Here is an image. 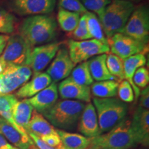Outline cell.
Here are the masks:
<instances>
[{"instance_id":"1","label":"cell","mask_w":149,"mask_h":149,"mask_svg":"<svg viewBox=\"0 0 149 149\" xmlns=\"http://www.w3.org/2000/svg\"><path fill=\"white\" fill-rule=\"evenodd\" d=\"M57 24L48 15L27 17L19 26V34L31 47L48 44L57 35Z\"/></svg>"},{"instance_id":"2","label":"cell","mask_w":149,"mask_h":149,"mask_svg":"<svg viewBox=\"0 0 149 149\" xmlns=\"http://www.w3.org/2000/svg\"><path fill=\"white\" fill-rule=\"evenodd\" d=\"M85 105L84 102L76 100H59L42 115L56 129L73 130L77 127Z\"/></svg>"},{"instance_id":"3","label":"cell","mask_w":149,"mask_h":149,"mask_svg":"<svg viewBox=\"0 0 149 149\" xmlns=\"http://www.w3.org/2000/svg\"><path fill=\"white\" fill-rule=\"evenodd\" d=\"M86 149H130L137 146L130 120L124 119L107 133L92 137Z\"/></svg>"},{"instance_id":"4","label":"cell","mask_w":149,"mask_h":149,"mask_svg":"<svg viewBox=\"0 0 149 149\" xmlns=\"http://www.w3.org/2000/svg\"><path fill=\"white\" fill-rule=\"evenodd\" d=\"M135 6L133 2L124 0H112L99 15L104 33L109 38L116 33H122Z\"/></svg>"},{"instance_id":"5","label":"cell","mask_w":149,"mask_h":149,"mask_svg":"<svg viewBox=\"0 0 149 149\" xmlns=\"http://www.w3.org/2000/svg\"><path fill=\"white\" fill-rule=\"evenodd\" d=\"M101 134L111 130L126 118L128 105L116 97L93 99Z\"/></svg>"},{"instance_id":"6","label":"cell","mask_w":149,"mask_h":149,"mask_svg":"<svg viewBox=\"0 0 149 149\" xmlns=\"http://www.w3.org/2000/svg\"><path fill=\"white\" fill-rule=\"evenodd\" d=\"M66 48L75 65L88 61L95 56L109 53L108 44L95 39L84 41L69 40L66 42Z\"/></svg>"},{"instance_id":"7","label":"cell","mask_w":149,"mask_h":149,"mask_svg":"<svg viewBox=\"0 0 149 149\" xmlns=\"http://www.w3.org/2000/svg\"><path fill=\"white\" fill-rule=\"evenodd\" d=\"M121 33L132 37L145 45H148L149 9L146 5L135 7Z\"/></svg>"},{"instance_id":"8","label":"cell","mask_w":149,"mask_h":149,"mask_svg":"<svg viewBox=\"0 0 149 149\" xmlns=\"http://www.w3.org/2000/svg\"><path fill=\"white\" fill-rule=\"evenodd\" d=\"M107 43L109 53L122 59L139 53H144L146 48L145 44L121 33L108 38Z\"/></svg>"},{"instance_id":"9","label":"cell","mask_w":149,"mask_h":149,"mask_svg":"<svg viewBox=\"0 0 149 149\" xmlns=\"http://www.w3.org/2000/svg\"><path fill=\"white\" fill-rule=\"evenodd\" d=\"M57 0H8L11 12L19 16H33L51 13Z\"/></svg>"},{"instance_id":"10","label":"cell","mask_w":149,"mask_h":149,"mask_svg":"<svg viewBox=\"0 0 149 149\" xmlns=\"http://www.w3.org/2000/svg\"><path fill=\"white\" fill-rule=\"evenodd\" d=\"M61 47V43L51 42L31 48L26 65L33 73L43 72L53 61L57 51Z\"/></svg>"},{"instance_id":"11","label":"cell","mask_w":149,"mask_h":149,"mask_svg":"<svg viewBox=\"0 0 149 149\" xmlns=\"http://www.w3.org/2000/svg\"><path fill=\"white\" fill-rule=\"evenodd\" d=\"M32 48L19 34H15L9 36L4 50L0 56L7 65H26Z\"/></svg>"},{"instance_id":"12","label":"cell","mask_w":149,"mask_h":149,"mask_svg":"<svg viewBox=\"0 0 149 149\" xmlns=\"http://www.w3.org/2000/svg\"><path fill=\"white\" fill-rule=\"evenodd\" d=\"M33 71L26 65L8 64L2 72V94H10L31 79Z\"/></svg>"},{"instance_id":"13","label":"cell","mask_w":149,"mask_h":149,"mask_svg":"<svg viewBox=\"0 0 149 149\" xmlns=\"http://www.w3.org/2000/svg\"><path fill=\"white\" fill-rule=\"evenodd\" d=\"M75 66L66 47H60L46 72L53 82L57 83L70 76Z\"/></svg>"},{"instance_id":"14","label":"cell","mask_w":149,"mask_h":149,"mask_svg":"<svg viewBox=\"0 0 149 149\" xmlns=\"http://www.w3.org/2000/svg\"><path fill=\"white\" fill-rule=\"evenodd\" d=\"M58 93L62 100L91 102V87L74 82L70 77L63 79L57 85Z\"/></svg>"},{"instance_id":"15","label":"cell","mask_w":149,"mask_h":149,"mask_svg":"<svg viewBox=\"0 0 149 149\" xmlns=\"http://www.w3.org/2000/svg\"><path fill=\"white\" fill-rule=\"evenodd\" d=\"M130 128L137 144L148 147L149 142V111L138 107L130 120Z\"/></svg>"},{"instance_id":"16","label":"cell","mask_w":149,"mask_h":149,"mask_svg":"<svg viewBox=\"0 0 149 149\" xmlns=\"http://www.w3.org/2000/svg\"><path fill=\"white\" fill-rule=\"evenodd\" d=\"M78 131L87 138L100 135L97 115L93 103L86 104L77 124Z\"/></svg>"},{"instance_id":"17","label":"cell","mask_w":149,"mask_h":149,"mask_svg":"<svg viewBox=\"0 0 149 149\" xmlns=\"http://www.w3.org/2000/svg\"><path fill=\"white\" fill-rule=\"evenodd\" d=\"M58 96L57 84L52 82L46 88L43 89L32 97L29 98L28 100L34 110L42 114L58 101Z\"/></svg>"},{"instance_id":"18","label":"cell","mask_w":149,"mask_h":149,"mask_svg":"<svg viewBox=\"0 0 149 149\" xmlns=\"http://www.w3.org/2000/svg\"><path fill=\"white\" fill-rule=\"evenodd\" d=\"M31 77V80H29L17 91L15 95L17 98L24 100L32 97L53 82L46 72H35Z\"/></svg>"},{"instance_id":"19","label":"cell","mask_w":149,"mask_h":149,"mask_svg":"<svg viewBox=\"0 0 149 149\" xmlns=\"http://www.w3.org/2000/svg\"><path fill=\"white\" fill-rule=\"evenodd\" d=\"M0 134H1L13 146L19 149H29L31 145L33 144L29 136L22 135L1 116Z\"/></svg>"},{"instance_id":"20","label":"cell","mask_w":149,"mask_h":149,"mask_svg":"<svg viewBox=\"0 0 149 149\" xmlns=\"http://www.w3.org/2000/svg\"><path fill=\"white\" fill-rule=\"evenodd\" d=\"M146 63V58L144 53H139L137 55L130 56L123 61L124 64V77L126 81H128L133 89L135 99L139 97L140 89L137 88L133 81L134 74L137 69L140 67L144 66Z\"/></svg>"},{"instance_id":"21","label":"cell","mask_w":149,"mask_h":149,"mask_svg":"<svg viewBox=\"0 0 149 149\" xmlns=\"http://www.w3.org/2000/svg\"><path fill=\"white\" fill-rule=\"evenodd\" d=\"M27 133L34 135L42 137L49 135L57 134L56 128L48 122V121L43 116L42 114L34 110L32 116L28 125Z\"/></svg>"},{"instance_id":"22","label":"cell","mask_w":149,"mask_h":149,"mask_svg":"<svg viewBox=\"0 0 149 149\" xmlns=\"http://www.w3.org/2000/svg\"><path fill=\"white\" fill-rule=\"evenodd\" d=\"M106 60H107V54H102V55L95 56L87 61L93 80H95L96 81H104V80H116L113 76L111 75L108 70Z\"/></svg>"},{"instance_id":"23","label":"cell","mask_w":149,"mask_h":149,"mask_svg":"<svg viewBox=\"0 0 149 149\" xmlns=\"http://www.w3.org/2000/svg\"><path fill=\"white\" fill-rule=\"evenodd\" d=\"M34 109L29 103L28 99H24L14 106L12 111L13 117L18 126L27 133L28 125L32 116Z\"/></svg>"},{"instance_id":"24","label":"cell","mask_w":149,"mask_h":149,"mask_svg":"<svg viewBox=\"0 0 149 149\" xmlns=\"http://www.w3.org/2000/svg\"><path fill=\"white\" fill-rule=\"evenodd\" d=\"M64 149H86L90 144V139L81 134L70 133L56 129Z\"/></svg>"},{"instance_id":"25","label":"cell","mask_w":149,"mask_h":149,"mask_svg":"<svg viewBox=\"0 0 149 149\" xmlns=\"http://www.w3.org/2000/svg\"><path fill=\"white\" fill-rule=\"evenodd\" d=\"M119 82L116 80H104L93 82L91 92L97 98L115 97L117 95Z\"/></svg>"},{"instance_id":"26","label":"cell","mask_w":149,"mask_h":149,"mask_svg":"<svg viewBox=\"0 0 149 149\" xmlns=\"http://www.w3.org/2000/svg\"><path fill=\"white\" fill-rule=\"evenodd\" d=\"M80 17L81 15L76 13L70 12L59 8L57 20L61 30L66 33H70L77 26Z\"/></svg>"},{"instance_id":"27","label":"cell","mask_w":149,"mask_h":149,"mask_svg":"<svg viewBox=\"0 0 149 149\" xmlns=\"http://www.w3.org/2000/svg\"><path fill=\"white\" fill-rule=\"evenodd\" d=\"M86 18L87 28L90 35L91 39L99 40L100 42L108 44L107 38L104 35L101 23L97 16L93 13L88 11L84 14Z\"/></svg>"},{"instance_id":"28","label":"cell","mask_w":149,"mask_h":149,"mask_svg":"<svg viewBox=\"0 0 149 149\" xmlns=\"http://www.w3.org/2000/svg\"><path fill=\"white\" fill-rule=\"evenodd\" d=\"M69 77L74 82L80 85L90 86L94 82L87 61L78 64L77 66H74Z\"/></svg>"},{"instance_id":"29","label":"cell","mask_w":149,"mask_h":149,"mask_svg":"<svg viewBox=\"0 0 149 149\" xmlns=\"http://www.w3.org/2000/svg\"><path fill=\"white\" fill-rule=\"evenodd\" d=\"M17 18L12 13L0 7V34L10 35L16 29Z\"/></svg>"},{"instance_id":"30","label":"cell","mask_w":149,"mask_h":149,"mask_svg":"<svg viewBox=\"0 0 149 149\" xmlns=\"http://www.w3.org/2000/svg\"><path fill=\"white\" fill-rule=\"evenodd\" d=\"M124 59H121L118 56L113 55L111 53L107 54V66L108 70L112 76H113L116 80L125 79L124 73Z\"/></svg>"},{"instance_id":"31","label":"cell","mask_w":149,"mask_h":149,"mask_svg":"<svg viewBox=\"0 0 149 149\" xmlns=\"http://www.w3.org/2000/svg\"><path fill=\"white\" fill-rule=\"evenodd\" d=\"M69 34L72 40L84 41L90 40L91 37L89 35L88 28H87L86 18L84 14L81 15L77 26Z\"/></svg>"},{"instance_id":"32","label":"cell","mask_w":149,"mask_h":149,"mask_svg":"<svg viewBox=\"0 0 149 149\" xmlns=\"http://www.w3.org/2000/svg\"><path fill=\"white\" fill-rule=\"evenodd\" d=\"M117 95L121 101L124 103H130L135 100V94L132 86L126 79L119 82Z\"/></svg>"},{"instance_id":"33","label":"cell","mask_w":149,"mask_h":149,"mask_svg":"<svg viewBox=\"0 0 149 149\" xmlns=\"http://www.w3.org/2000/svg\"><path fill=\"white\" fill-rule=\"evenodd\" d=\"M58 6L59 8H62L70 12L76 13L80 15L88 12L80 0H58Z\"/></svg>"},{"instance_id":"34","label":"cell","mask_w":149,"mask_h":149,"mask_svg":"<svg viewBox=\"0 0 149 149\" xmlns=\"http://www.w3.org/2000/svg\"><path fill=\"white\" fill-rule=\"evenodd\" d=\"M111 1L112 0H80L87 10L93 13L97 16L102 13Z\"/></svg>"},{"instance_id":"35","label":"cell","mask_w":149,"mask_h":149,"mask_svg":"<svg viewBox=\"0 0 149 149\" xmlns=\"http://www.w3.org/2000/svg\"><path fill=\"white\" fill-rule=\"evenodd\" d=\"M133 81L138 88H144L149 83V71L145 66L139 68L136 70L133 77Z\"/></svg>"},{"instance_id":"36","label":"cell","mask_w":149,"mask_h":149,"mask_svg":"<svg viewBox=\"0 0 149 149\" xmlns=\"http://www.w3.org/2000/svg\"><path fill=\"white\" fill-rule=\"evenodd\" d=\"M18 100L13 94H1L0 95V113L10 112L13 111L14 106Z\"/></svg>"},{"instance_id":"37","label":"cell","mask_w":149,"mask_h":149,"mask_svg":"<svg viewBox=\"0 0 149 149\" xmlns=\"http://www.w3.org/2000/svg\"><path fill=\"white\" fill-rule=\"evenodd\" d=\"M40 138L46 144L53 147V148H61L62 146L61 139L59 138L58 134L44 136V137H40Z\"/></svg>"},{"instance_id":"38","label":"cell","mask_w":149,"mask_h":149,"mask_svg":"<svg viewBox=\"0 0 149 149\" xmlns=\"http://www.w3.org/2000/svg\"><path fill=\"white\" fill-rule=\"evenodd\" d=\"M139 107L145 109H149V87L146 86L140 91L139 93Z\"/></svg>"},{"instance_id":"39","label":"cell","mask_w":149,"mask_h":149,"mask_svg":"<svg viewBox=\"0 0 149 149\" xmlns=\"http://www.w3.org/2000/svg\"><path fill=\"white\" fill-rule=\"evenodd\" d=\"M29 136L31 137V139H32L33 142L34 143V144L37 147H38L40 149H62L63 146L61 148H53L47 144H46L44 141H43L40 137L34 135V134L29 133Z\"/></svg>"},{"instance_id":"40","label":"cell","mask_w":149,"mask_h":149,"mask_svg":"<svg viewBox=\"0 0 149 149\" xmlns=\"http://www.w3.org/2000/svg\"><path fill=\"white\" fill-rule=\"evenodd\" d=\"M0 149H19L13 146L3 136L0 134Z\"/></svg>"},{"instance_id":"41","label":"cell","mask_w":149,"mask_h":149,"mask_svg":"<svg viewBox=\"0 0 149 149\" xmlns=\"http://www.w3.org/2000/svg\"><path fill=\"white\" fill-rule=\"evenodd\" d=\"M9 38V35L0 34V55L3 53Z\"/></svg>"},{"instance_id":"42","label":"cell","mask_w":149,"mask_h":149,"mask_svg":"<svg viewBox=\"0 0 149 149\" xmlns=\"http://www.w3.org/2000/svg\"><path fill=\"white\" fill-rule=\"evenodd\" d=\"M6 66V63L4 60L2 59V57L0 56V74H1L3 71H4Z\"/></svg>"},{"instance_id":"43","label":"cell","mask_w":149,"mask_h":149,"mask_svg":"<svg viewBox=\"0 0 149 149\" xmlns=\"http://www.w3.org/2000/svg\"><path fill=\"white\" fill-rule=\"evenodd\" d=\"M3 91V81H2V73L0 74V95L2 94Z\"/></svg>"},{"instance_id":"44","label":"cell","mask_w":149,"mask_h":149,"mask_svg":"<svg viewBox=\"0 0 149 149\" xmlns=\"http://www.w3.org/2000/svg\"><path fill=\"white\" fill-rule=\"evenodd\" d=\"M29 149H40V148H39L38 147H37L36 146H35V145L34 144V143H33V144L31 145V146H30Z\"/></svg>"},{"instance_id":"45","label":"cell","mask_w":149,"mask_h":149,"mask_svg":"<svg viewBox=\"0 0 149 149\" xmlns=\"http://www.w3.org/2000/svg\"><path fill=\"white\" fill-rule=\"evenodd\" d=\"M124 1H131V2H133V1H139V0H124Z\"/></svg>"},{"instance_id":"46","label":"cell","mask_w":149,"mask_h":149,"mask_svg":"<svg viewBox=\"0 0 149 149\" xmlns=\"http://www.w3.org/2000/svg\"><path fill=\"white\" fill-rule=\"evenodd\" d=\"M139 149H148V147H146V146H144V147H143V148H139Z\"/></svg>"},{"instance_id":"47","label":"cell","mask_w":149,"mask_h":149,"mask_svg":"<svg viewBox=\"0 0 149 149\" xmlns=\"http://www.w3.org/2000/svg\"><path fill=\"white\" fill-rule=\"evenodd\" d=\"M0 1H1V0H0Z\"/></svg>"}]
</instances>
